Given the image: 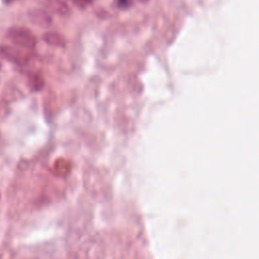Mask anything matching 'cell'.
<instances>
[{"instance_id": "5", "label": "cell", "mask_w": 259, "mask_h": 259, "mask_svg": "<svg viewBox=\"0 0 259 259\" xmlns=\"http://www.w3.org/2000/svg\"><path fill=\"white\" fill-rule=\"evenodd\" d=\"M43 39L50 46L63 48V47H65V45H66V40H65V38L59 33H55V32L46 33L43 36Z\"/></svg>"}, {"instance_id": "10", "label": "cell", "mask_w": 259, "mask_h": 259, "mask_svg": "<svg viewBox=\"0 0 259 259\" xmlns=\"http://www.w3.org/2000/svg\"><path fill=\"white\" fill-rule=\"evenodd\" d=\"M138 2L143 3V4H146V3H148V2H149V0H138Z\"/></svg>"}, {"instance_id": "4", "label": "cell", "mask_w": 259, "mask_h": 259, "mask_svg": "<svg viewBox=\"0 0 259 259\" xmlns=\"http://www.w3.org/2000/svg\"><path fill=\"white\" fill-rule=\"evenodd\" d=\"M45 5L49 11L60 17H67L70 14L69 7L63 0H46Z\"/></svg>"}, {"instance_id": "9", "label": "cell", "mask_w": 259, "mask_h": 259, "mask_svg": "<svg viewBox=\"0 0 259 259\" xmlns=\"http://www.w3.org/2000/svg\"><path fill=\"white\" fill-rule=\"evenodd\" d=\"M12 2H14V0H4V3H6V4H11Z\"/></svg>"}, {"instance_id": "8", "label": "cell", "mask_w": 259, "mask_h": 259, "mask_svg": "<svg viewBox=\"0 0 259 259\" xmlns=\"http://www.w3.org/2000/svg\"><path fill=\"white\" fill-rule=\"evenodd\" d=\"M133 6L132 0H116V7L120 10H127Z\"/></svg>"}, {"instance_id": "2", "label": "cell", "mask_w": 259, "mask_h": 259, "mask_svg": "<svg viewBox=\"0 0 259 259\" xmlns=\"http://www.w3.org/2000/svg\"><path fill=\"white\" fill-rule=\"evenodd\" d=\"M0 58L20 65V66H25V65L31 62L33 55L30 54L28 51L21 50L15 47L0 46Z\"/></svg>"}, {"instance_id": "7", "label": "cell", "mask_w": 259, "mask_h": 259, "mask_svg": "<svg viewBox=\"0 0 259 259\" xmlns=\"http://www.w3.org/2000/svg\"><path fill=\"white\" fill-rule=\"evenodd\" d=\"M70 2L77 8L84 10L87 9L88 7L91 6L92 4V0H70Z\"/></svg>"}, {"instance_id": "1", "label": "cell", "mask_w": 259, "mask_h": 259, "mask_svg": "<svg viewBox=\"0 0 259 259\" xmlns=\"http://www.w3.org/2000/svg\"><path fill=\"white\" fill-rule=\"evenodd\" d=\"M7 37L16 45L32 50L37 46V38L34 33L24 27H12L7 33Z\"/></svg>"}, {"instance_id": "6", "label": "cell", "mask_w": 259, "mask_h": 259, "mask_svg": "<svg viewBox=\"0 0 259 259\" xmlns=\"http://www.w3.org/2000/svg\"><path fill=\"white\" fill-rule=\"evenodd\" d=\"M29 85L34 91H41L45 86V79L40 74H32L29 78Z\"/></svg>"}, {"instance_id": "3", "label": "cell", "mask_w": 259, "mask_h": 259, "mask_svg": "<svg viewBox=\"0 0 259 259\" xmlns=\"http://www.w3.org/2000/svg\"><path fill=\"white\" fill-rule=\"evenodd\" d=\"M29 17H30L31 22L34 25L42 27V28H48L53 23V20H52V17L50 16V14H48L47 12H45L43 10H33L29 14Z\"/></svg>"}]
</instances>
